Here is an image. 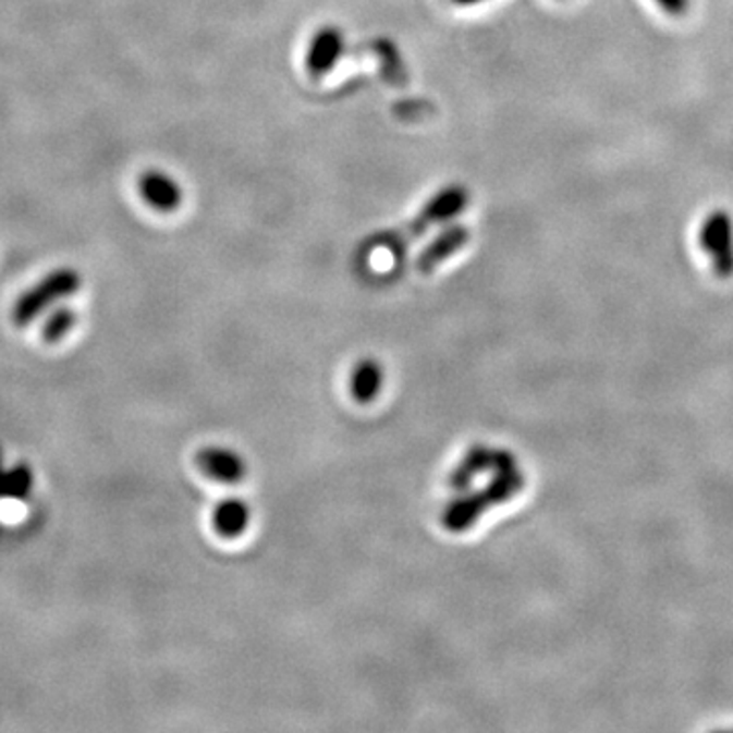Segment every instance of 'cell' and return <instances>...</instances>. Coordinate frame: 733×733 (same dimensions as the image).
<instances>
[{
	"label": "cell",
	"mask_w": 733,
	"mask_h": 733,
	"mask_svg": "<svg viewBox=\"0 0 733 733\" xmlns=\"http://www.w3.org/2000/svg\"><path fill=\"white\" fill-rule=\"evenodd\" d=\"M80 288H82V276L72 267H60L47 273L46 278H41V281H37L16 300L13 313H11L15 327L32 325L56 302L74 296Z\"/></svg>",
	"instance_id": "cell-1"
},
{
	"label": "cell",
	"mask_w": 733,
	"mask_h": 733,
	"mask_svg": "<svg viewBox=\"0 0 733 733\" xmlns=\"http://www.w3.org/2000/svg\"><path fill=\"white\" fill-rule=\"evenodd\" d=\"M699 247L709 255L718 276H733V219L725 210H716L703 220Z\"/></svg>",
	"instance_id": "cell-2"
},
{
	"label": "cell",
	"mask_w": 733,
	"mask_h": 733,
	"mask_svg": "<svg viewBox=\"0 0 733 733\" xmlns=\"http://www.w3.org/2000/svg\"><path fill=\"white\" fill-rule=\"evenodd\" d=\"M467 203L468 194L465 187H444L442 192H438L430 203L422 208L420 217L410 224V229H412L410 234L418 236L435 224H442L447 220L459 217L465 210Z\"/></svg>",
	"instance_id": "cell-3"
},
{
	"label": "cell",
	"mask_w": 733,
	"mask_h": 733,
	"mask_svg": "<svg viewBox=\"0 0 733 733\" xmlns=\"http://www.w3.org/2000/svg\"><path fill=\"white\" fill-rule=\"evenodd\" d=\"M344 53V35L337 27H322L306 51V70L313 78L330 74Z\"/></svg>",
	"instance_id": "cell-4"
},
{
	"label": "cell",
	"mask_w": 733,
	"mask_h": 733,
	"mask_svg": "<svg viewBox=\"0 0 733 733\" xmlns=\"http://www.w3.org/2000/svg\"><path fill=\"white\" fill-rule=\"evenodd\" d=\"M139 194L145 203L163 215L178 210L184 203V190L170 173L147 170L139 175Z\"/></svg>",
	"instance_id": "cell-5"
},
{
	"label": "cell",
	"mask_w": 733,
	"mask_h": 733,
	"mask_svg": "<svg viewBox=\"0 0 733 733\" xmlns=\"http://www.w3.org/2000/svg\"><path fill=\"white\" fill-rule=\"evenodd\" d=\"M198 465L204 473L220 484H236L245 477L247 465L241 454L224 447H208L198 454Z\"/></svg>",
	"instance_id": "cell-6"
},
{
	"label": "cell",
	"mask_w": 733,
	"mask_h": 733,
	"mask_svg": "<svg viewBox=\"0 0 733 733\" xmlns=\"http://www.w3.org/2000/svg\"><path fill=\"white\" fill-rule=\"evenodd\" d=\"M468 231L465 227L456 224V227H449L442 233L438 234L437 239L422 251L418 257V269L420 271H432L435 267L444 264L449 257H453L454 253L463 249L467 245Z\"/></svg>",
	"instance_id": "cell-7"
},
{
	"label": "cell",
	"mask_w": 733,
	"mask_h": 733,
	"mask_svg": "<svg viewBox=\"0 0 733 733\" xmlns=\"http://www.w3.org/2000/svg\"><path fill=\"white\" fill-rule=\"evenodd\" d=\"M212 522H215V528L220 536H224L229 540L239 538L243 532H247V528H249V505L243 500H236V498L222 500L215 510Z\"/></svg>",
	"instance_id": "cell-8"
},
{
	"label": "cell",
	"mask_w": 733,
	"mask_h": 733,
	"mask_svg": "<svg viewBox=\"0 0 733 733\" xmlns=\"http://www.w3.org/2000/svg\"><path fill=\"white\" fill-rule=\"evenodd\" d=\"M383 386V369L377 361H361L351 375V393L357 402H374Z\"/></svg>",
	"instance_id": "cell-9"
},
{
	"label": "cell",
	"mask_w": 733,
	"mask_h": 733,
	"mask_svg": "<svg viewBox=\"0 0 733 733\" xmlns=\"http://www.w3.org/2000/svg\"><path fill=\"white\" fill-rule=\"evenodd\" d=\"M33 484L35 479L27 465L4 468L0 463V500H25L32 493Z\"/></svg>",
	"instance_id": "cell-10"
},
{
	"label": "cell",
	"mask_w": 733,
	"mask_h": 733,
	"mask_svg": "<svg viewBox=\"0 0 733 733\" xmlns=\"http://www.w3.org/2000/svg\"><path fill=\"white\" fill-rule=\"evenodd\" d=\"M76 325V313L72 308H58L49 314L44 327V339L47 343H58Z\"/></svg>",
	"instance_id": "cell-11"
},
{
	"label": "cell",
	"mask_w": 733,
	"mask_h": 733,
	"mask_svg": "<svg viewBox=\"0 0 733 733\" xmlns=\"http://www.w3.org/2000/svg\"><path fill=\"white\" fill-rule=\"evenodd\" d=\"M655 2L664 13L674 16L687 13L688 7H691V0H655Z\"/></svg>",
	"instance_id": "cell-12"
},
{
	"label": "cell",
	"mask_w": 733,
	"mask_h": 733,
	"mask_svg": "<svg viewBox=\"0 0 733 733\" xmlns=\"http://www.w3.org/2000/svg\"><path fill=\"white\" fill-rule=\"evenodd\" d=\"M454 4H461V7H471V4H479L484 0H453Z\"/></svg>",
	"instance_id": "cell-13"
}]
</instances>
